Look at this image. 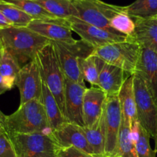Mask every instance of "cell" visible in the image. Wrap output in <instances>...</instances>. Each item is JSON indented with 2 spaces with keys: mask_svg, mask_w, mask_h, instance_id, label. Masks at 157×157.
Listing matches in <instances>:
<instances>
[{
  "mask_svg": "<svg viewBox=\"0 0 157 157\" xmlns=\"http://www.w3.org/2000/svg\"><path fill=\"white\" fill-rule=\"evenodd\" d=\"M50 41L27 27L0 29V44L15 58L20 67L33 61L37 52Z\"/></svg>",
  "mask_w": 157,
  "mask_h": 157,
  "instance_id": "cell-1",
  "label": "cell"
},
{
  "mask_svg": "<svg viewBox=\"0 0 157 157\" xmlns=\"http://www.w3.org/2000/svg\"><path fill=\"white\" fill-rule=\"evenodd\" d=\"M5 130L10 134L52 133L44 107L38 100L20 104L16 111L6 117Z\"/></svg>",
  "mask_w": 157,
  "mask_h": 157,
  "instance_id": "cell-2",
  "label": "cell"
},
{
  "mask_svg": "<svg viewBox=\"0 0 157 157\" xmlns=\"http://www.w3.org/2000/svg\"><path fill=\"white\" fill-rule=\"evenodd\" d=\"M42 81L56 100L65 117V76L61 70L52 42L40 49L35 56Z\"/></svg>",
  "mask_w": 157,
  "mask_h": 157,
  "instance_id": "cell-3",
  "label": "cell"
},
{
  "mask_svg": "<svg viewBox=\"0 0 157 157\" xmlns=\"http://www.w3.org/2000/svg\"><path fill=\"white\" fill-rule=\"evenodd\" d=\"M142 47L132 38L126 41L112 43L94 50L92 55L104 62L116 66L125 72L133 75L141 55Z\"/></svg>",
  "mask_w": 157,
  "mask_h": 157,
  "instance_id": "cell-4",
  "label": "cell"
},
{
  "mask_svg": "<svg viewBox=\"0 0 157 157\" xmlns=\"http://www.w3.org/2000/svg\"><path fill=\"white\" fill-rule=\"evenodd\" d=\"M65 78L74 82L85 84L79 67V60L92 55L95 48L80 39L73 44L51 41Z\"/></svg>",
  "mask_w": 157,
  "mask_h": 157,
  "instance_id": "cell-5",
  "label": "cell"
},
{
  "mask_svg": "<svg viewBox=\"0 0 157 157\" xmlns=\"http://www.w3.org/2000/svg\"><path fill=\"white\" fill-rule=\"evenodd\" d=\"M9 136L16 157H57L60 150L52 133H35Z\"/></svg>",
  "mask_w": 157,
  "mask_h": 157,
  "instance_id": "cell-6",
  "label": "cell"
},
{
  "mask_svg": "<svg viewBox=\"0 0 157 157\" xmlns=\"http://www.w3.org/2000/svg\"><path fill=\"white\" fill-rule=\"evenodd\" d=\"M132 75L137 121L150 137L154 139V150L157 153V104L142 77L136 72Z\"/></svg>",
  "mask_w": 157,
  "mask_h": 157,
  "instance_id": "cell-7",
  "label": "cell"
},
{
  "mask_svg": "<svg viewBox=\"0 0 157 157\" xmlns=\"http://www.w3.org/2000/svg\"><path fill=\"white\" fill-rule=\"evenodd\" d=\"M123 114L118 94L106 95L100 116V124L104 136V156L115 157Z\"/></svg>",
  "mask_w": 157,
  "mask_h": 157,
  "instance_id": "cell-8",
  "label": "cell"
},
{
  "mask_svg": "<svg viewBox=\"0 0 157 157\" xmlns=\"http://www.w3.org/2000/svg\"><path fill=\"white\" fill-rule=\"evenodd\" d=\"M72 2L78 12V19L110 32H118L112 29L109 21L117 14L126 12L125 6L110 5L100 0H72Z\"/></svg>",
  "mask_w": 157,
  "mask_h": 157,
  "instance_id": "cell-9",
  "label": "cell"
},
{
  "mask_svg": "<svg viewBox=\"0 0 157 157\" xmlns=\"http://www.w3.org/2000/svg\"><path fill=\"white\" fill-rule=\"evenodd\" d=\"M68 20L70 22L72 32H75L81 40L86 41L95 49L112 43L126 41L129 38L119 32H110L107 29L89 25L74 17Z\"/></svg>",
  "mask_w": 157,
  "mask_h": 157,
  "instance_id": "cell-10",
  "label": "cell"
},
{
  "mask_svg": "<svg viewBox=\"0 0 157 157\" xmlns=\"http://www.w3.org/2000/svg\"><path fill=\"white\" fill-rule=\"evenodd\" d=\"M42 78L35 59L22 67L15 79V86L20 94V104L31 100L41 101Z\"/></svg>",
  "mask_w": 157,
  "mask_h": 157,
  "instance_id": "cell-11",
  "label": "cell"
},
{
  "mask_svg": "<svg viewBox=\"0 0 157 157\" xmlns=\"http://www.w3.org/2000/svg\"><path fill=\"white\" fill-rule=\"evenodd\" d=\"M28 29L51 41L73 44L76 40L72 38L70 22L68 19L57 18L54 20L33 19Z\"/></svg>",
  "mask_w": 157,
  "mask_h": 157,
  "instance_id": "cell-12",
  "label": "cell"
},
{
  "mask_svg": "<svg viewBox=\"0 0 157 157\" xmlns=\"http://www.w3.org/2000/svg\"><path fill=\"white\" fill-rule=\"evenodd\" d=\"M87 87L65 78V118L66 121L84 127L83 97Z\"/></svg>",
  "mask_w": 157,
  "mask_h": 157,
  "instance_id": "cell-13",
  "label": "cell"
},
{
  "mask_svg": "<svg viewBox=\"0 0 157 157\" xmlns=\"http://www.w3.org/2000/svg\"><path fill=\"white\" fill-rule=\"evenodd\" d=\"M52 134L60 150L74 147L86 153L94 154L92 149L88 144L83 127L77 124L66 122L52 131Z\"/></svg>",
  "mask_w": 157,
  "mask_h": 157,
  "instance_id": "cell-14",
  "label": "cell"
},
{
  "mask_svg": "<svg viewBox=\"0 0 157 157\" xmlns=\"http://www.w3.org/2000/svg\"><path fill=\"white\" fill-rule=\"evenodd\" d=\"M135 72L142 77L157 104V53L142 48L141 55Z\"/></svg>",
  "mask_w": 157,
  "mask_h": 157,
  "instance_id": "cell-15",
  "label": "cell"
},
{
  "mask_svg": "<svg viewBox=\"0 0 157 157\" xmlns=\"http://www.w3.org/2000/svg\"><path fill=\"white\" fill-rule=\"evenodd\" d=\"M106 98V93L98 87L86 88L83 106L84 127H91L99 119Z\"/></svg>",
  "mask_w": 157,
  "mask_h": 157,
  "instance_id": "cell-16",
  "label": "cell"
},
{
  "mask_svg": "<svg viewBox=\"0 0 157 157\" xmlns=\"http://www.w3.org/2000/svg\"><path fill=\"white\" fill-rule=\"evenodd\" d=\"M135 29L132 38L143 48L157 53V16L135 19Z\"/></svg>",
  "mask_w": 157,
  "mask_h": 157,
  "instance_id": "cell-17",
  "label": "cell"
},
{
  "mask_svg": "<svg viewBox=\"0 0 157 157\" xmlns=\"http://www.w3.org/2000/svg\"><path fill=\"white\" fill-rule=\"evenodd\" d=\"M126 74L128 73L123 69L105 62L100 71L97 87L103 90L106 95L118 94L122 85L129 77L126 76Z\"/></svg>",
  "mask_w": 157,
  "mask_h": 157,
  "instance_id": "cell-18",
  "label": "cell"
},
{
  "mask_svg": "<svg viewBox=\"0 0 157 157\" xmlns=\"http://www.w3.org/2000/svg\"><path fill=\"white\" fill-rule=\"evenodd\" d=\"M118 98L123 120L132 127V123L137 121L132 75L128 77L122 85L118 93Z\"/></svg>",
  "mask_w": 157,
  "mask_h": 157,
  "instance_id": "cell-19",
  "label": "cell"
},
{
  "mask_svg": "<svg viewBox=\"0 0 157 157\" xmlns=\"http://www.w3.org/2000/svg\"><path fill=\"white\" fill-rule=\"evenodd\" d=\"M41 103L44 107L46 117L52 132L67 122L58 107L56 100L43 81L42 83Z\"/></svg>",
  "mask_w": 157,
  "mask_h": 157,
  "instance_id": "cell-20",
  "label": "cell"
},
{
  "mask_svg": "<svg viewBox=\"0 0 157 157\" xmlns=\"http://www.w3.org/2000/svg\"><path fill=\"white\" fill-rule=\"evenodd\" d=\"M20 66L13 56L1 45L0 52V75L8 90L15 86V79Z\"/></svg>",
  "mask_w": 157,
  "mask_h": 157,
  "instance_id": "cell-21",
  "label": "cell"
},
{
  "mask_svg": "<svg viewBox=\"0 0 157 157\" xmlns=\"http://www.w3.org/2000/svg\"><path fill=\"white\" fill-rule=\"evenodd\" d=\"M46 11L62 19L78 18V12L73 6L72 0H33Z\"/></svg>",
  "mask_w": 157,
  "mask_h": 157,
  "instance_id": "cell-22",
  "label": "cell"
},
{
  "mask_svg": "<svg viewBox=\"0 0 157 157\" xmlns=\"http://www.w3.org/2000/svg\"><path fill=\"white\" fill-rule=\"evenodd\" d=\"M115 157H138L132 133V127L122 121Z\"/></svg>",
  "mask_w": 157,
  "mask_h": 157,
  "instance_id": "cell-23",
  "label": "cell"
},
{
  "mask_svg": "<svg viewBox=\"0 0 157 157\" xmlns=\"http://www.w3.org/2000/svg\"><path fill=\"white\" fill-rule=\"evenodd\" d=\"M132 133L138 157H155L156 152L151 148L150 136L141 127L138 121L132 123Z\"/></svg>",
  "mask_w": 157,
  "mask_h": 157,
  "instance_id": "cell-24",
  "label": "cell"
},
{
  "mask_svg": "<svg viewBox=\"0 0 157 157\" xmlns=\"http://www.w3.org/2000/svg\"><path fill=\"white\" fill-rule=\"evenodd\" d=\"M4 2L13 5L27 15L35 20H54L57 19L55 15L49 13L44 8L34 2L33 0H0Z\"/></svg>",
  "mask_w": 157,
  "mask_h": 157,
  "instance_id": "cell-25",
  "label": "cell"
},
{
  "mask_svg": "<svg viewBox=\"0 0 157 157\" xmlns=\"http://www.w3.org/2000/svg\"><path fill=\"white\" fill-rule=\"evenodd\" d=\"M125 11L134 19H146L157 16V0H135Z\"/></svg>",
  "mask_w": 157,
  "mask_h": 157,
  "instance_id": "cell-26",
  "label": "cell"
},
{
  "mask_svg": "<svg viewBox=\"0 0 157 157\" xmlns=\"http://www.w3.org/2000/svg\"><path fill=\"white\" fill-rule=\"evenodd\" d=\"M105 62L95 55L79 60V67L84 79L92 85H98L100 71Z\"/></svg>",
  "mask_w": 157,
  "mask_h": 157,
  "instance_id": "cell-27",
  "label": "cell"
},
{
  "mask_svg": "<svg viewBox=\"0 0 157 157\" xmlns=\"http://www.w3.org/2000/svg\"><path fill=\"white\" fill-rule=\"evenodd\" d=\"M0 12L15 27H27L33 18L16 6L0 1Z\"/></svg>",
  "mask_w": 157,
  "mask_h": 157,
  "instance_id": "cell-28",
  "label": "cell"
},
{
  "mask_svg": "<svg viewBox=\"0 0 157 157\" xmlns=\"http://www.w3.org/2000/svg\"><path fill=\"white\" fill-rule=\"evenodd\" d=\"M88 144L95 155H104V136L102 130L100 118L91 127H83Z\"/></svg>",
  "mask_w": 157,
  "mask_h": 157,
  "instance_id": "cell-29",
  "label": "cell"
},
{
  "mask_svg": "<svg viewBox=\"0 0 157 157\" xmlns=\"http://www.w3.org/2000/svg\"><path fill=\"white\" fill-rule=\"evenodd\" d=\"M109 24L112 29L126 36L132 37L135 32V21L126 12L119 13L112 17L109 21Z\"/></svg>",
  "mask_w": 157,
  "mask_h": 157,
  "instance_id": "cell-30",
  "label": "cell"
},
{
  "mask_svg": "<svg viewBox=\"0 0 157 157\" xmlns=\"http://www.w3.org/2000/svg\"><path fill=\"white\" fill-rule=\"evenodd\" d=\"M0 157H16L13 145L6 130L0 132Z\"/></svg>",
  "mask_w": 157,
  "mask_h": 157,
  "instance_id": "cell-31",
  "label": "cell"
},
{
  "mask_svg": "<svg viewBox=\"0 0 157 157\" xmlns=\"http://www.w3.org/2000/svg\"><path fill=\"white\" fill-rule=\"evenodd\" d=\"M60 151L68 157H107L104 155L89 154V153H86L78 149L74 148V147L62 149V150H60Z\"/></svg>",
  "mask_w": 157,
  "mask_h": 157,
  "instance_id": "cell-32",
  "label": "cell"
},
{
  "mask_svg": "<svg viewBox=\"0 0 157 157\" xmlns=\"http://www.w3.org/2000/svg\"><path fill=\"white\" fill-rule=\"evenodd\" d=\"M9 26H12L10 21L0 12V29H4V28L9 27Z\"/></svg>",
  "mask_w": 157,
  "mask_h": 157,
  "instance_id": "cell-33",
  "label": "cell"
},
{
  "mask_svg": "<svg viewBox=\"0 0 157 157\" xmlns=\"http://www.w3.org/2000/svg\"><path fill=\"white\" fill-rule=\"evenodd\" d=\"M7 90L8 89L6 88V85H5L2 78V76L0 75V95H1L2 94L5 93L6 91H7Z\"/></svg>",
  "mask_w": 157,
  "mask_h": 157,
  "instance_id": "cell-34",
  "label": "cell"
},
{
  "mask_svg": "<svg viewBox=\"0 0 157 157\" xmlns=\"http://www.w3.org/2000/svg\"><path fill=\"white\" fill-rule=\"evenodd\" d=\"M57 157H68L67 156H66V155L65 154H63L62 153L61 151H58V156H57Z\"/></svg>",
  "mask_w": 157,
  "mask_h": 157,
  "instance_id": "cell-35",
  "label": "cell"
},
{
  "mask_svg": "<svg viewBox=\"0 0 157 157\" xmlns=\"http://www.w3.org/2000/svg\"><path fill=\"white\" fill-rule=\"evenodd\" d=\"M0 52H1V44H0Z\"/></svg>",
  "mask_w": 157,
  "mask_h": 157,
  "instance_id": "cell-36",
  "label": "cell"
},
{
  "mask_svg": "<svg viewBox=\"0 0 157 157\" xmlns=\"http://www.w3.org/2000/svg\"><path fill=\"white\" fill-rule=\"evenodd\" d=\"M1 131H3V130H0V132H1Z\"/></svg>",
  "mask_w": 157,
  "mask_h": 157,
  "instance_id": "cell-37",
  "label": "cell"
}]
</instances>
